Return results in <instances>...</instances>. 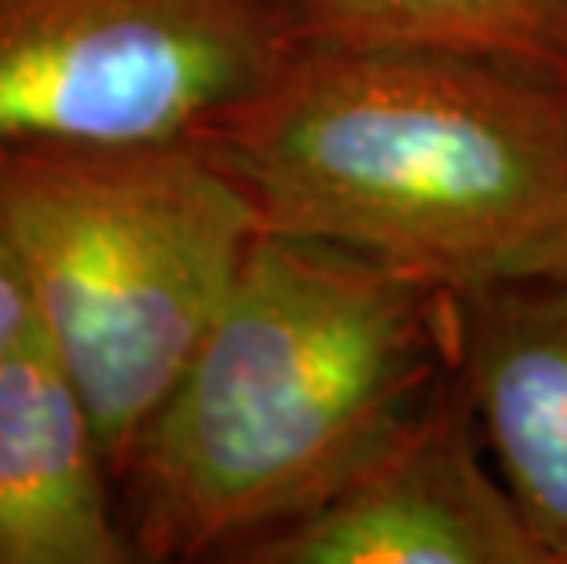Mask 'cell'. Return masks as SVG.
Masks as SVG:
<instances>
[{
    "mask_svg": "<svg viewBox=\"0 0 567 564\" xmlns=\"http://www.w3.org/2000/svg\"><path fill=\"white\" fill-rule=\"evenodd\" d=\"M454 356L494 462L557 564L567 550V271L454 297Z\"/></svg>",
    "mask_w": 567,
    "mask_h": 564,
    "instance_id": "6",
    "label": "cell"
},
{
    "mask_svg": "<svg viewBox=\"0 0 567 564\" xmlns=\"http://www.w3.org/2000/svg\"><path fill=\"white\" fill-rule=\"evenodd\" d=\"M111 462L48 334L0 359V564H132Z\"/></svg>",
    "mask_w": 567,
    "mask_h": 564,
    "instance_id": "7",
    "label": "cell"
},
{
    "mask_svg": "<svg viewBox=\"0 0 567 564\" xmlns=\"http://www.w3.org/2000/svg\"><path fill=\"white\" fill-rule=\"evenodd\" d=\"M227 561L549 564V554L505 484L454 363L417 414L330 499L249 539Z\"/></svg>",
    "mask_w": 567,
    "mask_h": 564,
    "instance_id": "5",
    "label": "cell"
},
{
    "mask_svg": "<svg viewBox=\"0 0 567 564\" xmlns=\"http://www.w3.org/2000/svg\"><path fill=\"white\" fill-rule=\"evenodd\" d=\"M454 297L355 249L264 232L132 443L136 561H227L316 510L454 370Z\"/></svg>",
    "mask_w": 567,
    "mask_h": 564,
    "instance_id": "1",
    "label": "cell"
},
{
    "mask_svg": "<svg viewBox=\"0 0 567 564\" xmlns=\"http://www.w3.org/2000/svg\"><path fill=\"white\" fill-rule=\"evenodd\" d=\"M557 564H567V550H564V554L557 557Z\"/></svg>",
    "mask_w": 567,
    "mask_h": 564,
    "instance_id": "10",
    "label": "cell"
},
{
    "mask_svg": "<svg viewBox=\"0 0 567 564\" xmlns=\"http://www.w3.org/2000/svg\"><path fill=\"white\" fill-rule=\"evenodd\" d=\"M209 140L264 232L355 249L451 297L567 271V78L305 38Z\"/></svg>",
    "mask_w": 567,
    "mask_h": 564,
    "instance_id": "2",
    "label": "cell"
},
{
    "mask_svg": "<svg viewBox=\"0 0 567 564\" xmlns=\"http://www.w3.org/2000/svg\"><path fill=\"white\" fill-rule=\"evenodd\" d=\"M0 227L117 480L264 217L213 140L0 143Z\"/></svg>",
    "mask_w": 567,
    "mask_h": 564,
    "instance_id": "3",
    "label": "cell"
},
{
    "mask_svg": "<svg viewBox=\"0 0 567 564\" xmlns=\"http://www.w3.org/2000/svg\"><path fill=\"white\" fill-rule=\"evenodd\" d=\"M300 41L289 0H0V143L209 140Z\"/></svg>",
    "mask_w": 567,
    "mask_h": 564,
    "instance_id": "4",
    "label": "cell"
},
{
    "mask_svg": "<svg viewBox=\"0 0 567 564\" xmlns=\"http://www.w3.org/2000/svg\"><path fill=\"white\" fill-rule=\"evenodd\" d=\"M38 305H33L27 271H22L19 254L11 249L4 227H0V359L11 348H19L22 341L38 330Z\"/></svg>",
    "mask_w": 567,
    "mask_h": 564,
    "instance_id": "9",
    "label": "cell"
},
{
    "mask_svg": "<svg viewBox=\"0 0 567 564\" xmlns=\"http://www.w3.org/2000/svg\"><path fill=\"white\" fill-rule=\"evenodd\" d=\"M308 41L484 55L567 78V0H289Z\"/></svg>",
    "mask_w": 567,
    "mask_h": 564,
    "instance_id": "8",
    "label": "cell"
}]
</instances>
